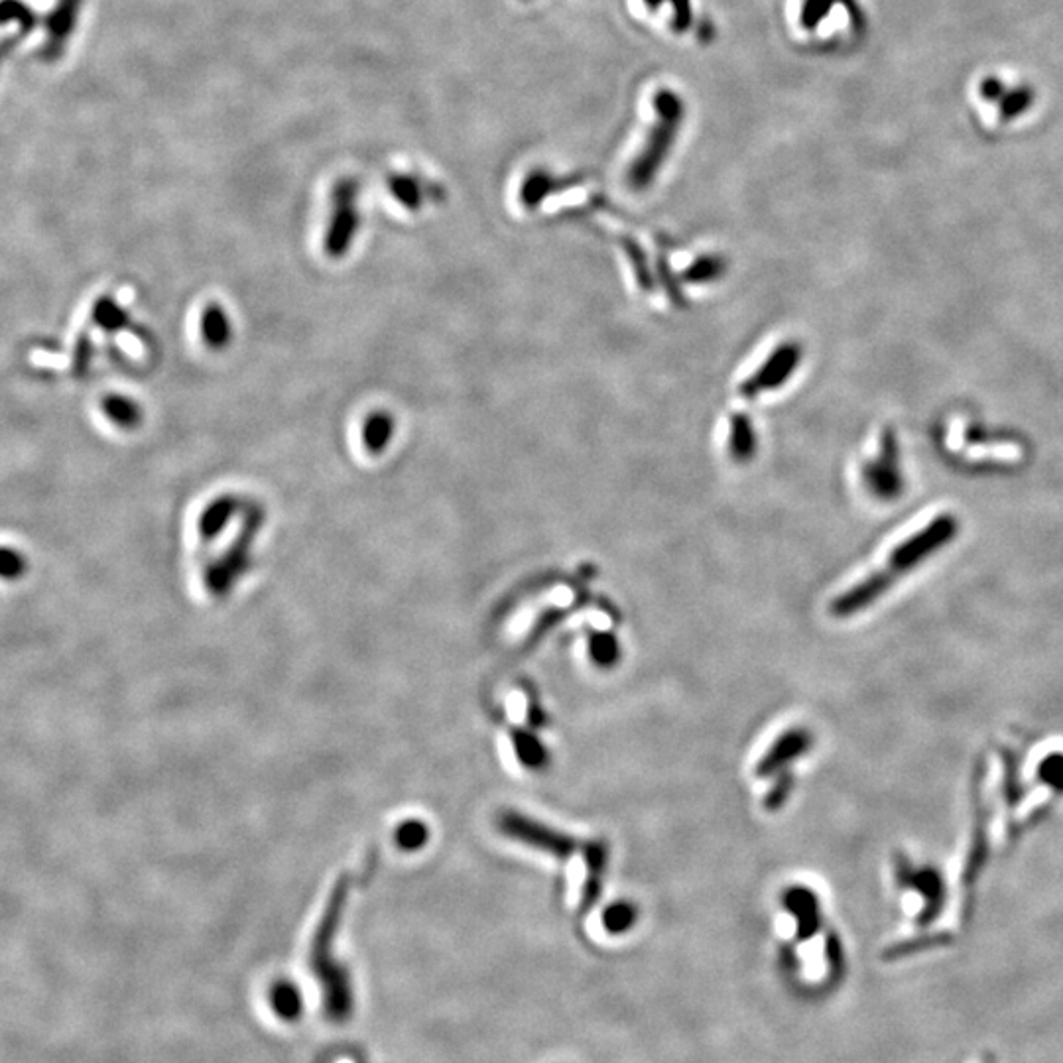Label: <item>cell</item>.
Returning <instances> with one entry per match:
<instances>
[{"instance_id": "14", "label": "cell", "mask_w": 1063, "mask_h": 1063, "mask_svg": "<svg viewBox=\"0 0 1063 1063\" xmlns=\"http://www.w3.org/2000/svg\"><path fill=\"white\" fill-rule=\"evenodd\" d=\"M79 6H81V0H60V6L50 16V20H48L50 42L46 46V54L48 56L54 58V56H58L62 52L63 44L69 38L73 26H75Z\"/></svg>"}, {"instance_id": "3", "label": "cell", "mask_w": 1063, "mask_h": 1063, "mask_svg": "<svg viewBox=\"0 0 1063 1063\" xmlns=\"http://www.w3.org/2000/svg\"><path fill=\"white\" fill-rule=\"evenodd\" d=\"M343 896H335V900L329 904V910L325 918L321 920V926L313 938L312 945V969L317 975V981L321 985L323 995V1010L325 1016L331 1022H345L353 1014L355 995L349 973L335 961L333 957V939L337 922L341 918V900Z\"/></svg>"}, {"instance_id": "31", "label": "cell", "mask_w": 1063, "mask_h": 1063, "mask_svg": "<svg viewBox=\"0 0 1063 1063\" xmlns=\"http://www.w3.org/2000/svg\"><path fill=\"white\" fill-rule=\"evenodd\" d=\"M16 42H18V38H10V40L0 42V60L12 50V46H16Z\"/></svg>"}, {"instance_id": "9", "label": "cell", "mask_w": 1063, "mask_h": 1063, "mask_svg": "<svg viewBox=\"0 0 1063 1063\" xmlns=\"http://www.w3.org/2000/svg\"><path fill=\"white\" fill-rule=\"evenodd\" d=\"M812 747V737L806 729H792L776 739V743L760 758L756 764L758 778H770L780 774L790 762L800 758Z\"/></svg>"}, {"instance_id": "7", "label": "cell", "mask_w": 1063, "mask_h": 1063, "mask_svg": "<svg viewBox=\"0 0 1063 1063\" xmlns=\"http://www.w3.org/2000/svg\"><path fill=\"white\" fill-rule=\"evenodd\" d=\"M502 833L514 841H520L528 847L540 849L560 861H567L579 849V841L567 833L556 831L548 825H542L526 815L516 812L504 813L501 817Z\"/></svg>"}, {"instance_id": "20", "label": "cell", "mask_w": 1063, "mask_h": 1063, "mask_svg": "<svg viewBox=\"0 0 1063 1063\" xmlns=\"http://www.w3.org/2000/svg\"><path fill=\"white\" fill-rule=\"evenodd\" d=\"M589 656L599 668H613L621 656L617 638L609 632H595L589 640Z\"/></svg>"}, {"instance_id": "8", "label": "cell", "mask_w": 1063, "mask_h": 1063, "mask_svg": "<svg viewBox=\"0 0 1063 1063\" xmlns=\"http://www.w3.org/2000/svg\"><path fill=\"white\" fill-rule=\"evenodd\" d=\"M800 355H802L800 345H794V343H788L776 349L770 355V359L741 386L743 396L756 398L764 390L782 386L788 380V376L798 369Z\"/></svg>"}, {"instance_id": "5", "label": "cell", "mask_w": 1063, "mask_h": 1063, "mask_svg": "<svg viewBox=\"0 0 1063 1063\" xmlns=\"http://www.w3.org/2000/svg\"><path fill=\"white\" fill-rule=\"evenodd\" d=\"M331 199L333 211L325 233V252L331 258H343L351 249L361 227L359 184L351 178L337 182Z\"/></svg>"}, {"instance_id": "10", "label": "cell", "mask_w": 1063, "mask_h": 1063, "mask_svg": "<svg viewBox=\"0 0 1063 1063\" xmlns=\"http://www.w3.org/2000/svg\"><path fill=\"white\" fill-rule=\"evenodd\" d=\"M784 908L798 922V930H796L798 941H808V939H813L819 934L821 910H819V900H817L815 892H812L810 888L794 886V888L786 890Z\"/></svg>"}, {"instance_id": "1", "label": "cell", "mask_w": 1063, "mask_h": 1063, "mask_svg": "<svg viewBox=\"0 0 1063 1063\" xmlns=\"http://www.w3.org/2000/svg\"><path fill=\"white\" fill-rule=\"evenodd\" d=\"M961 530L959 516L949 508H938L928 514L908 536H904L880 563V567L861 579L857 585L849 587L845 593L833 599L831 613L837 619H849L876 603L888 589L896 585L898 579L920 569V565L930 562L934 556L941 554L951 542H955Z\"/></svg>"}, {"instance_id": "11", "label": "cell", "mask_w": 1063, "mask_h": 1063, "mask_svg": "<svg viewBox=\"0 0 1063 1063\" xmlns=\"http://www.w3.org/2000/svg\"><path fill=\"white\" fill-rule=\"evenodd\" d=\"M583 861H585V867H587V876H585V884H583V892H581V908H579L581 914L589 912L599 900V894H601V888H603V876H605L607 861H609L607 845L603 841L585 843L583 845Z\"/></svg>"}, {"instance_id": "24", "label": "cell", "mask_w": 1063, "mask_h": 1063, "mask_svg": "<svg viewBox=\"0 0 1063 1063\" xmlns=\"http://www.w3.org/2000/svg\"><path fill=\"white\" fill-rule=\"evenodd\" d=\"M28 573V560L12 546H0V579L18 581Z\"/></svg>"}, {"instance_id": "27", "label": "cell", "mask_w": 1063, "mask_h": 1063, "mask_svg": "<svg viewBox=\"0 0 1063 1063\" xmlns=\"http://www.w3.org/2000/svg\"><path fill=\"white\" fill-rule=\"evenodd\" d=\"M792 788H794V776L788 774V772H780V778L776 780V784L770 788V792L764 798V808L768 812L780 810L784 806V802L788 800Z\"/></svg>"}, {"instance_id": "15", "label": "cell", "mask_w": 1063, "mask_h": 1063, "mask_svg": "<svg viewBox=\"0 0 1063 1063\" xmlns=\"http://www.w3.org/2000/svg\"><path fill=\"white\" fill-rule=\"evenodd\" d=\"M101 410L121 430H136L144 418L140 404L123 394L105 396L101 402Z\"/></svg>"}, {"instance_id": "23", "label": "cell", "mask_w": 1063, "mask_h": 1063, "mask_svg": "<svg viewBox=\"0 0 1063 1063\" xmlns=\"http://www.w3.org/2000/svg\"><path fill=\"white\" fill-rule=\"evenodd\" d=\"M754 434H752L751 420L747 418H733L731 424V453L737 461H747L754 453Z\"/></svg>"}, {"instance_id": "25", "label": "cell", "mask_w": 1063, "mask_h": 1063, "mask_svg": "<svg viewBox=\"0 0 1063 1063\" xmlns=\"http://www.w3.org/2000/svg\"><path fill=\"white\" fill-rule=\"evenodd\" d=\"M1034 101V91H1030L1028 87H1020L1016 91H1010L1006 93L1001 99V115L1004 121H1010V119H1016L1020 117Z\"/></svg>"}, {"instance_id": "13", "label": "cell", "mask_w": 1063, "mask_h": 1063, "mask_svg": "<svg viewBox=\"0 0 1063 1063\" xmlns=\"http://www.w3.org/2000/svg\"><path fill=\"white\" fill-rule=\"evenodd\" d=\"M201 335L209 349L221 351L233 339V323L229 313L219 304H209L201 317Z\"/></svg>"}, {"instance_id": "29", "label": "cell", "mask_w": 1063, "mask_h": 1063, "mask_svg": "<svg viewBox=\"0 0 1063 1063\" xmlns=\"http://www.w3.org/2000/svg\"><path fill=\"white\" fill-rule=\"evenodd\" d=\"M829 10V2L827 0H808L806 8H804V22L808 26H815L819 22V18Z\"/></svg>"}, {"instance_id": "18", "label": "cell", "mask_w": 1063, "mask_h": 1063, "mask_svg": "<svg viewBox=\"0 0 1063 1063\" xmlns=\"http://www.w3.org/2000/svg\"><path fill=\"white\" fill-rule=\"evenodd\" d=\"M388 188L390 193L394 195V199L406 207L408 211H418L422 209L424 201H426V195H428V189L420 182V178L416 176H410V174H394L388 178Z\"/></svg>"}, {"instance_id": "2", "label": "cell", "mask_w": 1063, "mask_h": 1063, "mask_svg": "<svg viewBox=\"0 0 1063 1063\" xmlns=\"http://www.w3.org/2000/svg\"><path fill=\"white\" fill-rule=\"evenodd\" d=\"M943 449L959 465L973 469H1016L1028 459V447L1020 439L991 430L967 414L949 416Z\"/></svg>"}, {"instance_id": "16", "label": "cell", "mask_w": 1063, "mask_h": 1063, "mask_svg": "<svg viewBox=\"0 0 1063 1063\" xmlns=\"http://www.w3.org/2000/svg\"><path fill=\"white\" fill-rule=\"evenodd\" d=\"M239 506H241V501L237 497H233V495H225V497H219L217 501L211 502L201 514V522H199L201 536L207 538V540L209 538H217V534L239 512Z\"/></svg>"}, {"instance_id": "6", "label": "cell", "mask_w": 1063, "mask_h": 1063, "mask_svg": "<svg viewBox=\"0 0 1063 1063\" xmlns=\"http://www.w3.org/2000/svg\"><path fill=\"white\" fill-rule=\"evenodd\" d=\"M863 483L878 501H894L904 493L898 439L892 430L882 432L875 455L865 463Z\"/></svg>"}, {"instance_id": "12", "label": "cell", "mask_w": 1063, "mask_h": 1063, "mask_svg": "<svg viewBox=\"0 0 1063 1063\" xmlns=\"http://www.w3.org/2000/svg\"><path fill=\"white\" fill-rule=\"evenodd\" d=\"M268 1004L272 1014L282 1022H298L306 1012L302 989L288 979H280L270 985Z\"/></svg>"}, {"instance_id": "17", "label": "cell", "mask_w": 1063, "mask_h": 1063, "mask_svg": "<svg viewBox=\"0 0 1063 1063\" xmlns=\"http://www.w3.org/2000/svg\"><path fill=\"white\" fill-rule=\"evenodd\" d=\"M394 432H396L394 416L390 412L378 410V412L369 414L367 420H365L363 443L373 455H378L390 445V441L394 438Z\"/></svg>"}, {"instance_id": "22", "label": "cell", "mask_w": 1063, "mask_h": 1063, "mask_svg": "<svg viewBox=\"0 0 1063 1063\" xmlns=\"http://www.w3.org/2000/svg\"><path fill=\"white\" fill-rule=\"evenodd\" d=\"M93 321L103 331L115 333V331H121L128 323V315L113 298H101L93 308Z\"/></svg>"}, {"instance_id": "19", "label": "cell", "mask_w": 1063, "mask_h": 1063, "mask_svg": "<svg viewBox=\"0 0 1063 1063\" xmlns=\"http://www.w3.org/2000/svg\"><path fill=\"white\" fill-rule=\"evenodd\" d=\"M514 749L518 754V760L526 766V768H542L546 766L548 762V751L546 747L530 733L526 731H514Z\"/></svg>"}, {"instance_id": "26", "label": "cell", "mask_w": 1063, "mask_h": 1063, "mask_svg": "<svg viewBox=\"0 0 1063 1063\" xmlns=\"http://www.w3.org/2000/svg\"><path fill=\"white\" fill-rule=\"evenodd\" d=\"M20 22L22 32L28 34V30L34 26V14L32 10L18 2V0H0V22Z\"/></svg>"}, {"instance_id": "28", "label": "cell", "mask_w": 1063, "mask_h": 1063, "mask_svg": "<svg viewBox=\"0 0 1063 1063\" xmlns=\"http://www.w3.org/2000/svg\"><path fill=\"white\" fill-rule=\"evenodd\" d=\"M825 959H827V967L833 979H841L845 971V951L837 936H829L825 941Z\"/></svg>"}, {"instance_id": "4", "label": "cell", "mask_w": 1063, "mask_h": 1063, "mask_svg": "<svg viewBox=\"0 0 1063 1063\" xmlns=\"http://www.w3.org/2000/svg\"><path fill=\"white\" fill-rule=\"evenodd\" d=\"M654 105L656 123L646 136V142L638 152L636 160L628 168V184L634 191H644L656 180L660 168L664 166L668 154L674 148L676 136L684 121V103L674 91H660L654 99Z\"/></svg>"}, {"instance_id": "30", "label": "cell", "mask_w": 1063, "mask_h": 1063, "mask_svg": "<svg viewBox=\"0 0 1063 1063\" xmlns=\"http://www.w3.org/2000/svg\"><path fill=\"white\" fill-rule=\"evenodd\" d=\"M981 95L987 101H1001L1002 97H1004V85L997 77H987L981 83Z\"/></svg>"}, {"instance_id": "21", "label": "cell", "mask_w": 1063, "mask_h": 1063, "mask_svg": "<svg viewBox=\"0 0 1063 1063\" xmlns=\"http://www.w3.org/2000/svg\"><path fill=\"white\" fill-rule=\"evenodd\" d=\"M636 908L628 902H615L603 912V928L605 932L619 936L626 934L636 924Z\"/></svg>"}]
</instances>
